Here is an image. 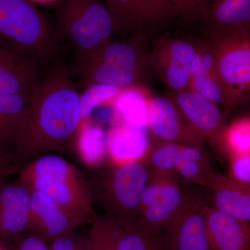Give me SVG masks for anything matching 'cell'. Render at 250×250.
Here are the masks:
<instances>
[{
	"instance_id": "cell-27",
	"label": "cell",
	"mask_w": 250,
	"mask_h": 250,
	"mask_svg": "<svg viewBox=\"0 0 250 250\" xmlns=\"http://www.w3.org/2000/svg\"><path fill=\"white\" fill-rule=\"evenodd\" d=\"M89 235L90 250H117L124 230L107 217L95 215Z\"/></svg>"
},
{
	"instance_id": "cell-31",
	"label": "cell",
	"mask_w": 250,
	"mask_h": 250,
	"mask_svg": "<svg viewBox=\"0 0 250 250\" xmlns=\"http://www.w3.org/2000/svg\"><path fill=\"white\" fill-rule=\"evenodd\" d=\"M177 16L185 21L200 19L210 0H169Z\"/></svg>"
},
{
	"instance_id": "cell-8",
	"label": "cell",
	"mask_w": 250,
	"mask_h": 250,
	"mask_svg": "<svg viewBox=\"0 0 250 250\" xmlns=\"http://www.w3.org/2000/svg\"><path fill=\"white\" fill-rule=\"evenodd\" d=\"M195 195L184 188L172 174L149 170L136 227L160 238Z\"/></svg>"
},
{
	"instance_id": "cell-2",
	"label": "cell",
	"mask_w": 250,
	"mask_h": 250,
	"mask_svg": "<svg viewBox=\"0 0 250 250\" xmlns=\"http://www.w3.org/2000/svg\"><path fill=\"white\" fill-rule=\"evenodd\" d=\"M148 41L147 36L141 34L113 39L94 53L77 59L72 75L83 88L93 83L147 88L154 77Z\"/></svg>"
},
{
	"instance_id": "cell-20",
	"label": "cell",
	"mask_w": 250,
	"mask_h": 250,
	"mask_svg": "<svg viewBox=\"0 0 250 250\" xmlns=\"http://www.w3.org/2000/svg\"><path fill=\"white\" fill-rule=\"evenodd\" d=\"M206 189L209 194L207 202L212 208L250 223V184L215 173Z\"/></svg>"
},
{
	"instance_id": "cell-6",
	"label": "cell",
	"mask_w": 250,
	"mask_h": 250,
	"mask_svg": "<svg viewBox=\"0 0 250 250\" xmlns=\"http://www.w3.org/2000/svg\"><path fill=\"white\" fill-rule=\"evenodd\" d=\"M54 29L59 42L70 45L77 59L94 53L114 37L111 14L100 0H66Z\"/></svg>"
},
{
	"instance_id": "cell-28",
	"label": "cell",
	"mask_w": 250,
	"mask_h": 250,
	"mask_svg": "<svg viewBox=\"0 0 250 250\" xmlns=\"http://www.w3.org/2000/svg\"><path fill=\"white\" fill-rule=\"evenodd\" d=\"M183 179L188 184L208 187L215 172L210 166L208 156L184 159L177 164L172 175Z\"/></svg>"
},
{
	"instance_id": "cell-24",
	"label": "cell",
	"mask_w": 250,
	"mask_h": 250,
	"mask_svg": "<svg viewBox=\"0 0 250 250\" xmlns=\"http://www.w3.org/2000/svg\"><path fill=\"white\" fill-rule=\"evenodd\" d=\"M208 156L207 149L192 146L161 142L151 138L150 146L142 159L149 170L160 171L172 174L177 164L184 159Z\"/></svg>"
},
{
	"instance_id": "cell-5",
	"label": "cell",
	"mask_w": 250,
	"mask_h": 250,
	"mask_svg": "<svg viewBox=\"0 0 250 250\" xmlns=\"http://www.w3.org/2000/svg\"><path fill=\"white\" fill-rule=\"evenodd\" d=\"M149 170L142 160L112 165L90 183L93 200L124 231L136 228Z\"/></svg>"
},
{
	"instance_id": "cell-23",
	"label": "cell",
	"mask_w": 250,
	"mask_h": 250,
	"mask_svg": "<svg viewBox=\"0 0 250 250\" xmlns=\"http://www.w3.org/2000/svg\"><path fill=\"white\" fill-rule=\"evenodd\" d=\"M73 149L90 168L96 169L108 159L107 131L90 118L82 120L77 131Z\"/></svg>"
},
{
	"instance_id": "cell-12",
	"label": "cell",
	"mask_w": 250,
	"mask_h": 250,
	"mask_svg": "<svg viewBox=\"0 0 250 250\" xmlns=\"http://www.w3.org/2000/svg\"><path fill=\"white\" fill-rule=\"evenodd\" d=\"M206 202L196 194L192 197L161 235L163 250H211L204 214Z\"/></svg>"
},
{
	"instance_id": "cell-16",
	"label": "cell",
	"mask_w": 250,
	"mask_h": 250,
	"mask_svg": "<svg viewBox=\"0 0 250 250\" xmlns=\"http://www.w3.org/2000/svg\"><path fill=\"white\" fill-rule=\"evenodd\" d=\"M170 98L204 140L219 148L227 122L218 105L191 90L172 92Z\"/></svg>"
},
{
	"instance_id": "cell-29",
	"label": "cell",
	"mask_w": 250,
	"mask_h": 250,
	"mask_svg": "<svg viewBox=\"0 0 250 250\" xmlns=\"http://www.w3.org/2000/svg\"><path fill=\"white\" fill-rule=\"evenodd\" d=\"M81 95L82 120L89 118L95 108L101 106H111L123 88L113 85L93 83L83 88Z\"/></svg>"
},
{
	"instance_id": "cell-35",
	"label": "cell",
	"mask_w": 250,
	"mask_h": 250,
	"mask_svg": "<svg viewBox=\"0 0 250 250\" xmlns=\"http://www.w3.org/2000/svg\"><path fill=\"white\" fill-rule=\"evenodd\" d=\"M17 171L11 154L0 151V186L9 181V177L17 173Z\"/></svg>"
},
{
	"instance_id": "cell-37",
	"label": "cell",
	"mask_w": 250,
	"mask_h": 250,
	"mask_svg": "<svg viewBox=\"0 0 250 250\" xmlns=\"http://www.w3.org/2000/svg\"><path fill=\"white\" fill-rule=\"evenodd\" d=\"M0 250H4L2 249V248H1V247H0Z\"/></svg>"
},
{
	"instance_id": "cell-9",
	"label": "cell",
	"mask_w": 250,
	"mask_h": 250,
	"mask_svg": "<svg viewBox=\"0 0 250 250\" xmlns=\"http://www.w3.org/2000/svg\"><path fill=\"white\" fill-rule=\"evenodd\" d=\"M113 20L114 36L159 34L177 17L169 0H105Z\"/></svg>"
},
{
	"instance_id": "cell-3",
	"label": "cell",
	"mask_w": 250,
	"mask_h": 250,
	"mask_svg": "<svg viewBox=\"0 0 250 250\" xmlns=\"http://www.w3.org/2000/svg\"><path fill=\"white\" fill-rule=\"evenodd\" d=\"M16 174L31 191L44 194L82 223L95 216L88 179L60 154L34 158L23 164Z\"/></svg>"
},
{
	"instance_id": "cell-7",
	"label": "cell",
	"mask_w": 250,
	"mask_h": 250,
	"mask_svg": "<svg viewBox=\"0 0 250 250\" xmlns=\"http://www.w3.org/2000/svg\"><path fill=\"white\" fill-rule=\"evenodd\" d=\"M227 111L246 103L250 93V29L207 31Z\"/></svg>"
},
{
	"instance_id": "cell-17",
	"label": "cell",
	"mask_w": 250,
	"mask_h": 250,
	"mask_svg": "<svg viewBox=\"0 0 250 250\" xmlns=\"http://www.w3.org/2000/svg\"><path fill=\"white\" fill-rule=\"evenodd\" d=\"M211 250H250V223L204 207Z\"/></svg>"
},
{
	"instance_id": "cell-19",
	"label": "cell",
	"mask_w": 250,
	"mask_h": 250,
	"mask_svg": "<svg viewBox=\"0 0 250 250\" xmlns=\"http://www.w3.org/2000/svg\"><path fill=\"white\" fill-rule=\"evenodd\" d=\"M150 142L147 128L114 121L107 131L108 159L111 165L114 166L142 160L147 154Z\"/></svg>"
},
{
	"instance_id": "cell-18",
	"label": "cell",
	"mask_w": 250,
	"mask_h": 250,
	"mask_svg": "<svg viewBox=\"0 0 250 250\" xmlns=\"http://www.w3.org/2000/svg\"><path fill=\"white\" fill-rule=\"evenodd\" d=\"M195 48L190 72L189 90L200 94L207 100L226 107L225 95L220 84L211 45L208 39H192Z\"/></svg>"
},
{
	"instance_id": "cell-22",
	"label": "cell",
	"mask_w": 250,
	"mask_h": 250,
	"mask_svg": "<svg viewBox=\"0 0 250 250\" xmlns=\"http://www.w3.org/2000/svg\"><path fill=\"white\" fill-rule=\"evenodd\" d=\"M31 97L0 93V151L11 154L29 116Z\"/></svg>"
},
{
	"instance_id": "cell-34",
	"label": "cell",
	"mask_w": 250,
	"mask_h": 250,
	"mask_svg": "<svg viewBox=\"0 0 250 250\" xmlns=\"http://www.w3.org/2000/svg\"><path fill=\"white\" fill-rule=\"evenodd\" d=\"M13 243V250H51L48 244L30 233L22 235Z\"/></svg>"
},
{
	"instance_id": "cell-13",
	"label": "cell",
	"mask_w": 250,
	"mask_h": 250,
	"mask_svg": "<svg viewBox=\"0 0 250 250\" xmlns=\"http://www.w3.org/2000/svg\"><path fill=\"white\" fill-rule=\"evenodd\" d=\"M35 59L0 39V93L31 97L42 78Z\"/></svg>"
},
{
	"instance_id": "cell-32",
	"label": "cell",
	"mask_w": 250,
	"mask_h": 250,
	"mask_svg": "<svg viewBox=\"0 0 250 250\" xmlns=\"http://www.w3.org/2000/svg\"><path fill=\"white\" fill-rule=\"evenodd\" d=\"M229 178L250 184V155L229 156Z\"/></svg>"
},
{
	"instance_id": "cell-21",
	"label": "cell",
	"mask_w": 250,
	"mask_h": 250,
	"mask_svg": "<svg viewBox=\"0 0 250 250\" xmlns=\"http://www.w3.org/2000/svg\"><path fill=\"white\" fill-rule=\"evenodd\" d=\"M200 19L207 24V31L250 29V0H210Z\"/></svg>"
},
{
	"instance_id": "cell-26",
	"label": "cell",
	"mask_w": 250,
	"mask_h": 250,
	"mask_svg": "<svg viewBox=\"0 0 250 250\" xmlns=\"http://www.w3.org/2000/svg\"><path fill=\"white\" fill-rule=\"evenodd\" d=\"M228 156L250 155V118L249 116L237 118L227 123L220 139L219 148Z\"/></svg>"
},
{
	"instance_id": "cell-25",
	"label": "cell",
	"mask_w": 250,
	"mask_h": 250,
	"mask_svg": "<svg viewBox=\"0 0 250 250\" xmlns=\"http://www.w3.org/2000/svg\"><path fill=\"white\" fill-rule=\"evenodd\" d=\"M150 93L147 87L123 88L111 105L114 110V121L147 128V99Z\"/></svg>"
},
{
	"instance_id": "cell-10",
	"label": "cell",
	"mask_w": 250,
	"mask_h": 250,
	"mask_svg": "<svg viewBox=\"0 0 250 250\" xmlns=\"http://www.w3.org/2000/svg\"><path fill=\"white\" fill-rule=\"evenodd\" d=\"M149 46L153 77L174 93L189 90L190 72L195 48L192 40L166 34L154 36Z\"/></svg>"
},
{
	"instance_id": "cell-33",
	"label": "cell",
	"mask_w": 250,
	"mask_h": 250,
	"mask_svg": "<svg viewBox=\"0 0 250 250\" xmlns=\"http://www.w3.org/2000/svg\"><path fill=\"white\" fill-rule=\"evenodd\" d=\"M49 247L51 250H90L89 237L72 231L49 243Z\"/></svg>"
},
{
	"instance_id": "cell-4",
	"label": "cell",
	"mask_w": 250,
	"mask_h": 250,
	"mask_svg": "<svg viewBox=\"0 0 250 250\" xmlns=\"http://www.w3.org/2000/svg\"><path fill=\"white\" fill-rule=\"evenodd\" d=\"M0 39L41 65H51L59 52L53 25L29 0H0Z\"/></svg>"
},
{
	"instance_id": "cell-1",
	"label": "cell",
	"mask_w": 250,
	"mask_h": 250,
	"mask_svg": "<svg viewBox=\"0 0 250 250\" xmlns=\"http://www.w3.org/2000/svg\"><path fill=\"white\" fill-rule=\"evenodd\" d=\"M82 121L80 94L72 70L57 59L31 95L27 123L11 151L18 171L38 156L73 149Z\"/></svg>"
},
{
	"instance_id": "cell-14",
	"label": "cell",
	"mask_w": 250,
	"mask_h": 250,
	"mask_svg": "<svg viewBox=\"0 0 250 250\" xmlns=\"http://www.w3.org/2000/svg\"><path fill=\"white\" fill-rule=\"evenodd\" d=\"M31 190L16 177L0 186V243H13L27 233Z\"/></svg>"
},
{
	"instance_id": "cell-30",
	"label": "cell",
	"mask_w": 250,
	"mask_h": 250,
	"mask_svg": "<svg viewBox=\"0 0 250 250\" xmlns=\"http://www.w3.org/2000/svg\"><path fill=\"white\" fill-rule=\"evenodd\" d=\"M117 250H163L160 238L142 229L123 231L118 240Z\"/></svg>"
},
{
	"instance_id": "cell-11",
	"label": "cell",
	"mask_w": 250,
	"mask_h": 250,
	"mask_svg": "<svg viewBox=\"0 0 250 250\" xmlns=\"http://www.w3.org/2000/svg\"><path fill=\"white\" fill-rule=\"evenodd\" d=\"M147 129L152 139L207 149L205 141L170 97L147 96Z\"/></svg>"
},
{
	"instance_id": "cell-36",
	"label": "cell",
	"mask_w": 250,
	"mask_h": 250,
	"mask_svg": "<svg viewBox=\"0 0 250 250\" xmlns=\"http://www.w3.org/2000/svg\"><path fill=\"white\" fill-rule=\"evenodd\" d=\"M33 4H47L57 2L59 0H29Z\"/></svg>"
},
{
	"instance_id": "cell-15",
	"label": "cell",
	"mask_w": 250,
	"mask_h": 250,
	"mask_svg": "<svg viewBox=\"0 0 250 250\" xmlns=\"http://www.w3.org/2000/svg\"><path fill=\"white\" fill-rule=\"evenodd\" d=\"M30 213L27 233L47 244L72 232L83 224L44 194L31 191Z\"/></svg>"
}]
</instances>
